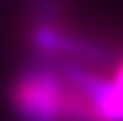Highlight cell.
Returning a JSON list of instances; mask_svg holds the SVG:
<instances>
[{
    "instance_id": "6da1fadb",
    "label": "cell",
    "mask_w": 123,
    "mask_h": 121,
    "mask_svg": "<svg viewBox=\"0 0 123 121\" xmlns=\"http://www.w3.org/2000/svg\"><path fill=\"white\" fill-rule=\"evenodd\" d=\"M30 45L37 58H45V61L78 63L89 67H102L106 63L117 61V52L106 39L74 30L63 22L32 24Z\"/></svg>"
},
{
    "instance_id": "7a4b0ae2",
    "label": "cell",
    "mask_w": 123,
    "mask_h": 121,
    "mask_svg": "<svg viewBox=\"0 0 123 121\" xmlns=\"http://www.w3.org/2000/svg\"><path fill=\"white\" fill-rule=\"evenodd\" d=\"M30 2V13H32V24H54L63 22V0H28Z\"/></svg>"
},
{
    "instance_id": "3957f363",
    "label": "cell",
    "mask_w": 123,
    "mask_h": 121,
    "mask_svg": "<svg viewBox=\"0 0 123 121\" xmlns=\"http://www.w3.org/2000/svg\"><path fill=\"white\" fill-rule=\"evenodd\" d=\"M119 84H123V56L117 61V67H115V76H112Z\"/></svg>"
}]
</instances>
